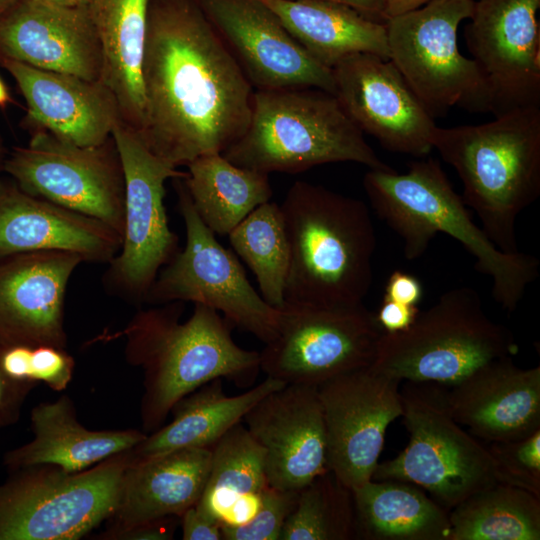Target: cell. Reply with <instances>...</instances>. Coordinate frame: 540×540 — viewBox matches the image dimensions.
Masks as SVG:
<instances>
[{"mask_svg":"<svg viewBox=\"0 0 540 540\" xmlns=\"http://www.w3.org/2000/svg\"><path fill=\"white\" fill-rule=\"evenodd\" d=\"M138 133L174 167L223 153L246 130L254 88L195 0H151Z\"/></svg>","mask_w":540,"mask_h":540,"instance_id":"1","label":"cell"},{"mask_svg":"<svg viewBox=\"0 0 540 540\" xmlns=\"http://www.w3.org/2000/svg\"><path fill=\"white\" fill-rule=\"evenodd\" d=\"M184 302L139 310L127 325L96 340L124 338L128 363L143 371L140 418L146 434L162 426L173 406L202 385L225 378L251 385L260 371V354L236 344L229 322L218 311L196 303L181 321Z\"/></svg>","mask_w":540,"mask_h":540,"instance_id":"2","label":"cell"},{"mask_svg":"<svg viewBox=\"0 0 540 540\" xmlns=\"http://www.w3.org/2000/svg\"><path fill=\"white\" fill-rule=\"evenodd\" d=\"M290 259L284 302L363 304L372 284L376 235L362 200L298 180L280 204Z\"/></svg>","mask_w":540,"mask_h":540,"instance_id":"3","label":"cell"},{"mask_svg":"<svg viewBox=\"0 0 540 540\" xmlns=\"http://www.w3.org/2000/svg\"><path fill=\"white\" fill-rule=\"evenodd\" d=\"M363 187L377 216L402 238L406 259L421 257L438 232L450 236L491 278L493 298L505 311L512 313L538 278L535 256L501 251L472 221L437 160L412 161L405 173L369 169Z\"/></svg>","mask_w":540,"mask_h":540,"instance_id":"4","label":"cell"},{"mask_svg":"<svg viewBox=\"0 0 540 540\" xmlns=\"http://www.w3.org/2000/svg\"><path fill=\"white\" fill-rule=\"evenodd\" d=\"M432 147L457 172L462 200L488 238L505 253L519 252L516 219L540 196V107L483 124L436 126Z\"/></svg>","mask_w":540,"mask_h":540,"instance_id":"5","label":"cell"},{"mask_svg":"<svg viewBox=\"0 0 540 540\" xmlns=\"http://www.w3.org/2000/svg\"><path fill=\"white\" fill-rule=\"evenodd\" d=\"M222 155L268 175L337 162L393 169L379 159L337 97L314 87L254 90L249 124Z\"/></svg>","mask_w":540,"mask_h":540,"instance_id":"6","label":"cell"},{"mask_svg":"<svg viewBox=\"0 0 540 540\" xmlns=\"http://www.w3.org/2000/svg\"><path fill=\"white\" fill-rule=\"evenodd\" d=\"M517 351L513 334L487 316L477 291L462 286L420 311L408 329L382 332L371 365L400 381L446 387Z\"/></svg>","mask_w":540,"mask_h":540,"instance_id":"7","label":"cell"},{"mask_svg":"<svg viewBox=\"0 0 540 540\" xmlns=\"http://www.w3.org/2000/svg\"><path fill=\"white\" fill-rule=\"evenodd\" d=\"M400 394L409 441L395 458L377 464L373 480L414 484L445 509L499 482L486 445L452 417L445 386L406 381Z\"/></svg>","mask_w":540,"mask_h":540,"instance_id":"8","label":"cell"},{"mask_svg":"<svg viewBox=\"0 0 540 540\" xmlns=\"http://www.w3.org/2000/svg\"><path fill=\"white\" fill-rule=\"evenodd\" d=\"M130 450L80 472L54 465L10 471L0 484V540H77L114 512Z\"/></svg>","mask_w":540,"mask_h":540,"instance_id":"9","label":"cell"},{"mask_svg":"<svg viewBox=\"0 0 540 540\" xmlns=\"http://www.w3.org/2000/svg\"><path fill=\"white\" fill-rule=\"evenodd\" d=\"M474 0H433L386 21L389 60L433 117L458 106L489 112L475 62L461 54L458 27L470 19Z\"/></svg>","mask_w":540,"mask_h":540,"instance_id":"10","label":"cell"},{"mask_svg":"<svg viewBox=\"0 0 540 540\" xmlns=\"http://www.w3.org/2000/svg\"><path fill=\"white\" fill-rule=\"evenodd\" d=\"M180 178L172 179L186 229L181 251L158 273L144 302L200 303L264 344L274 339L278 309L269 305L249 282L233 251L222 246L196 213Z\"/></svg>","mask_w":540,"mask_h":540,"instance_id":"11","label":"cell"},{"mask_svg":"<svg viewBox=\"0 0 540 540\" xmlns=\"http://www.w3.org/2000/svg\"><path fill=\"white\" fill-rule=\"evenodd\" d=\"M277 330L260 354V370L284 384L319 386L371 365L382 334L363 304L331 307L284 302Z\"/></svg>","mask_w":540,"mask_h":540,"instance_id":"12","label":"cell"},{"mask_svg":"<svg viewBox=\"0 0 540 540\" xmlns=\"http://www.w3.org/2000/svg\"><path fill=\"white\" fill-rule=\"evenodd\" d=\"M2 170L23 191L95 218L122 237L125 177L113 136L80 146L34 130L26 146L5 158Z\"/></svg>","mask_w":540,"mask_h":540,"instance_id":"13","label":"cell"},{"mask_svg":"<svg viewBox=\"0 0 540 540\" xmlns=\"http://www.w3.org/2000/svg\"><path fill=\"white\" fill-rule=\"evenodd\" d=\"M125 177L122 245L105 275L108 288L134 301L144 298L178 250L164 204L168 179L186 172L151 152L137 131L119 121L112 131Z\"/></svg>","mask_w":540,"mask_h":540,"instance_id":"14","label":"cell"},{"mask_svg":"<svg viewBox=\"0 0 540 540\" xmlns=\"http://www.w3.org/2000/svg\"><path fill=\"white\" fill-rule=\"evenodd\" d=\"M400 382L368 365L317 386L328 467L351 490L372 480L387 427L402 416Z\"/></svg>","mask_w":540,"mask_h":540,"instance_id":"15","label":"cell"},{"mask_svg":"<svg viewBox=\"0 0 540 540\" xmlns=\"http://www.w3.org/2000/svg\"><path fill=\"white\" fill-rule=\"evenodd\" d=\"M540 0L475 1L464 37L495 117L540 107Z\"/></svg>","mask_w":540,"mask_h":540,"instance_id":"16","label":"cell"},{"mask_svg":"<svg viewBox=\"0 0 540 540\" xmlns=\"http://www.w3.org/2000/svg\"><path fill=\"white\" fill-rule=\"evenodd\" d=\"M254 90L314 87L335 95L315 60L261 0H195Z\"/></svg>","mask_w":540,"mask_h":540,"instance_id":"17","label":"cell"},{"mask_svg":"<svg viewBox=\"0 0 540 540\" xmlns=\"http://www.w3.org/2000/svg\"><path fill=\"white\" fill-rule=\"evenodd\" d=\"M331 69L335 96L363 133L390 152L421 158L433 150L434 118L391 60L356 53Z\"/></svg>","mask_w":540,"mask_h":540,"instance_id":"18","label":"cell"},{"mask_svg":"<svg viewBox=\"0 0 540 540\" xmlns=\"http://www.w3.org/2000/svg\"><path fill=\"white\" fill-rule=\"evenodd\" d=\"M243 420L265 451L269 486L299 491L329 471L317 386L285 384L257 402Z\"/></svg>","mask_w":540,"mask_h":540,"instance_id":"19","label":"cell"},{"mask_svg":"<svg viewBox=\"0 0 540 540\" xmlns=\"http://www.w3.org/2000/svg\"><path fill=\"white\" fill-rule=\"evenodd\" d=\"M81 256L64 251L0 257V348L49 345L66 349L64 299Z\"/></svg>","mask_w":540,"mask_h":540,"instance_id":"20","label":"cell"},{"mask_svg":"<svg viewBox=\"0 0 540 540\" xmlns=\"http://www.w3.org/2000/svg\"><path fill=\"white\" fill-rule=\"evenodd\" d=\"M0 57L42 70L102 80V48L87 6L18 0L0 19Z\"/></svg>","mask_w":540,"mask_h":540,"instance_id":"21","label":"cell"},{"mask_svg":"<svg viewBox=\"0 0 540 540\" xmlns=\"http://www.w3.org/2000/svg\"><path fill=\"white\" fill-rule=\"evenodd\" d=\"M27 104L23 123L80 146L105 142L121 120L117 101L102 80L38 69L0 57Z\"/></svg>","mask_w":540,"mask_h":540,"instance_id":"22","label":"cell"},{"mask_svg":"<svg viewBox=\"0 0 540 540\" xmlns=\"http://www.w3.org/2000/svg\"><path fill=\"white\" fill-rule=\"evenodd\" d=\"M454 420L477 439L506 442L540 430V367L523 369L512 356L492 360L449 386Z\"/></svg>","mask_w":540,"mask_h":540,"instance_id":"23","label":"cell"},{"mask_svg":"<svg viewBox=\"0 0 540 540\" xmlns=\"http://www.w3.org/2000/svg\"><path fill=\"white\" fill-rule=\"evenodd\" d=\"M121 245V235L107 224L0 179V257L64 251L84 262L109 264Z\"/></svg>","mask_w":540,"mask_h":540,"instance_id":"24","label":"cell"},{"mask_svg":"<svg viewBox=\"0 0 540 540\" xmlns=\"http://www.w3.org/2000/svg\"><path fill=\"white\" fill-rule=\"evenodd\" d=\"M211 449H181L147 459L131 457L121 481L108 535L154 520L178 516L194 506L208 477Z\"/></svg>","mask_w":540,"mask_h":540,"instance_id":"25","label":"cell"},{"mask_svg":"<svg viewBox=\"0 0 540 540\" xmlns=\"http://www.w3.org/2000/svg\"><path fill=\"white\" fill-rule=\"evenodd\" d=\"M33 438L7 451L3 465L17 470L35 465H54L74 473L88 469L140 443L146 433L137 429L89 430L77 419L71 399L63 395L43 402L31 411Z\"/></svg>","mask_w":540,"mask_h":540,"instance_id":"26","label":"cell"},{"mask_svg":"<svg viewBox=\"0 0 540 540\" xmlns=\"http://www.w3.org/2000/svg\"><path fill=\"white\" fill-rule=\"evenodd\" d=\"M151 0H88L103 54L102 81L113 93L124 124L142 130V61Z\"/></svg>","mask_w":540,"mask_h":540,"instance_id":"27","label":"cell"},{"mask_svg":"<svg viewBox=\"0 0 540 540\" xmlns=\"http://www.w3.org/2000/svg\"><path fill=\"white\" fill-rule=\"evenodd\" d=\"M319 63L332 68L345 57L371 53L389 59L386 22L326 0H261Z\"/></svg>","mask_w":540,"mask_h":540,"instance_id":"28","label":"cell"},{"mask_svg":"<svg viewBox=\"0 0 540 540\" xmlns=\"http://www.w3.org/2000/svg\"><path fill=\"white\" fill-rule=\"evenodd\" d=\"M284 385L266 377L250 390L228 396L222 378L214 379L180 399L171 409V422L147 434L130 455L141 460L181 449H211L257 402Z\"/></svg>","mask_w":540,"mask_h":540,"instance_id":"29","label":"cell"},{"mask_svg":"<svg viewBox=\"0 0 540 540\" xmlns=\"http://www.w3.org/2000/svg\"><path fill=\"white\" fill-rule=\"evenodd\" d=\"M356 539L448 540L449 513L420 487L370 480L352 490Z\"/></svg>","mask_w":540,"mask_h":540,"instance_id":"30","label":"cell"},{"mask_svg":"<svg viewBox=\"0 0 540 540\" xmlns=\"http://www.w3.org/2000/svg\"><path fill=\"white\" fill-rule=\"evenodd\" d=\"M268 486L265 451L240 422L211 447L208 477L195 507L221 525H238L255 513Z\"/></svg>","mask_w":540,"mask_h":540,"instance_id":"31","label":"cell"},{"mask_svg":"<svg viewBox=\"0 0 540 540\" xmlns=\"http://www.w3.org/2000/svg\"><path fill=\"white\" fill-rule=\"evenodd\" d=\"M182 177L202 222L218 235H228L255 208L271 201L269 175L237 166L222 153L202 155L186 165Z\"/></svg>","mask_w":540,"mask_h":540,"instance_id":"32","label":"cell"},{"mask_svg":"<svg viewBox=\"0 0 540 540\" xmlns=\"http://www.w3.org/2000/svg\"><path fill=\"white\" fill-rule=\"evenodd\" d=\"M448 540H539L540 498L495 483L452 508Z\"/></svg>","mask_w":540,"mask_h":540,"instance_id":"33","label":"cell"},{"mask_svg":"<svg viewBox=\"0 0 540 540\" xmlns=\"http://www.w3.org/2000/svg\"><path fill=\"white\" fill-rule=\"evenodd\" d=\"M227 236L233 251L255 275L262 298L274 308L281 307L290 251L280 205L261 204Z\"/></svg>","mask_w":540,"mask_h":540,"instance_id":"34","label":"cell"},{"mask_svg":"<svg viewBox=\"0 0 540 540\" xmlns=\"http://www.w3.org/2000/svg\"><path fill=\"white\" fill-rule=\"evenodd\" d=\"M356 539L353 492L330 470L298 492L280 540Z\"/></svg>","mask_w":540,"mask_h":540,"instance_id":"35","label":"cell"},{"mask_svg":"<svg viewBox=\"0 0 540 540\" xmlns=\"http://www.w3.org/2000/svg\"><path fill=\"white\" fill-rule=\"evenodd\" d=\"M0 366L13 380L42 382L54 391H63L72 379L75 360L64 348L12 345L0 348Z\"/></svg>","mask_w":540,"mask_h":540,"instance_id":"36","label":"cell"},{"mask_svg":"<svg viewBox=\"0 0 540 540\" xmlns=\"http://www.w3.org/2000/svg\"><path fill=\"white\" fill-rule=\"evenodd\" d=\"M497 468L499 482L540 498V430L514 441L486 445Z\"/></svg>","mask_w":540,"mask_h":540,"instance_id":"37","label":"cell"},{"mask_svg":"<svg viewBox=\"0 0 540 540\" xmlns=\"http://www.w3.org/2000/svg\"><path fill=\"white\" fill-rule=\"evenodd\" d=\"M299 491L268 486L255 513L238 525H221L223 540H280L284 523Z\"/></svg>","mask_w":540,"mask_h":540,"instance_id":"38","label":"cell"},{"mask_svg":"<svg viewBox=\"0 0 540 540\" xmlns=\"http://www.w3.org/2000/svg\"><path fill=\"white\" fill-rule=\"evenodd\" d=\"M36 385L34 382L9 378L0 366V429L19 420L22 406Z\"/></svg>","mask_w":540,"mask_h":540,"instance_id":"39","label":"cell"},{"mask_svg":"<svg viewBox=\"0 0 540 540\" xmlns=\"http://www.w3.org/2000/svg\"><path fill=\"white\" fill-rule=\"evenodd\" d=\"M183 540H223L221 523L200 512L195 505L180 516Z\"/></svg>","mask_w":540,"mask_h":540,"instance_id":"40","label":"cell"},{"mask_svg":"<svg viewBox=\"0 0 540 540\" xmlns=\"http://www.w3.org/2000/svg\"><path fill=\"white\" fill-rule=\"evenodd\" d=\"M180 517L170 516L131 527L108 535L114 540H170L173 539Z\"/></svg>","mask_w":540,"mask_h":540,"instance_id":"41","label":"cell"},{"mask_svg":"<svg viewBox=\"0 0 540 540\" xmlns=\"http://www.w3.org/2000/svg\"><path fill=\"white\" fill-rule=\"evenodd\" d=\"M422 296V285L415 276L394 271L387 280L383 300L418 306Z\"/></svg>","mask_w":540,"mask_h":540,"instance_id":"42","label":"cell"},{"mask_svg":"<svg viewBox=\"0 0 540 540\" xmlns=\"http://www.w3.org/2000/svg\"><path fill=\"white\" fill-rule=\"evenodd\" d=\"M420 312L418 306L383 300L375 319L385 333H397L408 329Z\"/></svg>","mask_w":540,"mask_h":540,"instance_id":"43","label":"cell"},{"mask_svg":"<svg viewBox=\"0 0 540 540\" xmlns=\"http://www.w3.org/2000/svg\"><path fill=\"white\" fill-rule=\"evenodd\" d=\"M326 1H333V2H338V3L348 5L373 20L384 22V23L386 22L382 0H326Z\"/></svg>","mask_w":540,"mask_h":540,"instance_id":"44","label":"cell"},{"mask_svg":"<svg viewBox=\"0 0 540 540\" xmlns=\"http://www.w3.org/2000/svg\"><path fill=\"white\" fill-rule=\"evenodd\" d=\"M433 0H382L386 21L417 10Z\"/></svg>","mask_w":540,"mask_h":540,"instance_id":"45","label":"cell"},{"mask_svg":"<svg viewBox=\"0 0 540 540\" xmlns=\"http://www.w3.org/2000/svg\"><path fill=\"white\" fill-rule=\"evenodd\" d=\"M48 5L60 7H85L88 0H32Z\"/></svg>","mask_w":540,"mask_h":540,"instance_id":"46","label":"cell"},{"mask_svg":"<svg viewBox=\"0 0 540 540\" xmlns=\"http://www.w3.org/2000/svg\"><path fill=\"white\" fill-rule=\"evenodd\" d=\"M11 102L12 98L9 94V91L3 80L0 78V108H5Z\"/></svg>","mask_w":540,"mask_h":540,"instance_id":"47","label":"cell"},{"mask_svg":"<svg viewBox=\"0 0 540 540\" xmlns=\"http://www.w3.org/2000/svg\"><path fill=\"white\" fill-rule=\"evenodd\" d=\"M18 0H0V19Z\"/></svg>","mask_w":540,"mask_h":540,"instance_id":"48","label":"cell"},{"mask_svg":"<svg viewBox=\"0 0 540 540\" xmlns=\"http://www.w3.org/2000/svg\"><path fill=\"white\" fill-rule=\"evenodd\" d=\"M5 158L6 157H5L4 141H3V138H2V136L0 134V170H2Z\"/></svg>","mask_w":540,"mask_h":540,"instance_id":"49","label":"cell"}]
</instances>
